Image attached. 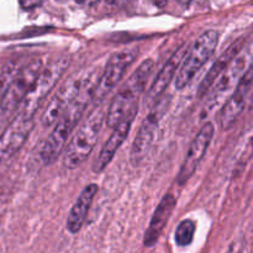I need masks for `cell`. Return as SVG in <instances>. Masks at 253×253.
Returning a JSON list of instances; mask_svg holds the SVG:
<instances>
[{"mask_svg":"<svg viewBox=\"0 0 253 253\" xmlns=\"http://www.w3.org/2000/svg\"><path fill=\"white\" fill-rule=\"evenodd\" d=\"M96 84L88 86L66 110L63 111L58 120L56 121V126L49 133L47 140L44 141L41 148V161L44 166H49L61 156L63 152L64 146L68 141L69 136L74 131L76 126L82 120L84 111L91 103V95Z\"/></svg>","mask_w":253,"mask_h":253,"instance_id":"6da1fadb","label":"cell"},{"mask_svg":"<svg viewBox=\"0 0 253 253\" xmlns=\"http://www.w3.org/2000/svg\"><path fill=\"white\" fill-rule=\"evenodd\" d=\"M153 67L155 63L152 59H146L119 89L105 114L106 125L109 127H115L133 108H137L138 99L147 85Z\"/></svg>","mask_w":253,"mask_h":253,"instance_id":"7a4b0ae2","label":"cell"},{"mask_svg":"<svg viewBox=\"0 0 253 253\" xmlns=\"http://www.w3.org/2000/svg\"><path fill=\"white\" fill-rule=\"evenodd\" d=\"M104 121H105V111L103 106H98L79 126L67 145L63 157L64 167L68 169L78 168L90 156L96 145Z\"/></svg>","mask_w":253,"mask_h":253,"instance_id":"3957f363","label":"cell"},{"mask_svg":"<svg viewBox=\"0 0 253 253\" xmlns=\"http://www.w3.org/2000/svg\"><path fill=\"white\" fill-rule=\"evenodd\" d=\"M96 72L94 71H81L73 74L53 95L49 100L42 114L41 123L43 126H51L58 120L63 111L85 90L88 86L96 84Z\"/></svg>","mask_w":253,"mask_h":253,"instance_id":"277c9868","label":"cell"},{"mask_svg":"<svg viewBox=\"0 0 253 253\" xmlns=\"http://www.w3.org/2000/svg\"><path fill=\"white\" fill-rule=\"evenodd\" d=\"M219 43V32L209 30L200 35L192 47H189L179 69L174 85L178 90H182L197 77L203 67L208 63L214 54Z\"/></svg>","mask_w":253,"mask_h":253,"instance_id":"5b68a950","label":"cell"},{"mask_svg":"<svg viewBox=\"0 0 253 253\" xmlns=\"http://www.w3.org/2000/svg\"><path fill=\"white\" fill-rule=\"evenodd\" d=\"M69 64H71V57L63 56L57 61L52 62L46 68H42L37 76L36 81H35L34 85L30 89L29 94L22 100L21 105H20L21 109L19 111L29 116H35V114L41 108L43 101L46 100V98L53 89V86L57 84V82L63 76Z\"/></svg>","mask_w":253,"mask_h":253,"instance_id":"8992f818","label":"cell"},{"mask_svg":"<svg viewBox=\"0 0 253 253\" xmlns=\"http://www.w3.org/2000/svg\"><path fill=\"white\" fill-rule=\"evenodd\" d=\"M137 56L138 49L136 47H130V48H124L116 52L109 58L103 74L96 82L93 95H91V103L95 104V105L103 103V100L109 95V93H111L114 88L118 86L125 72L136 61Z\"/></svg>","mask_w":253,"mask_h":253,"instance_id":"52a82bcc","label":"cell"},{"mask_svg":"<svg viewBox=\"0 0 253 253\" xmlns=\"http://www.w3.org/2000/svg\"><path fill=\"white\" fill-rule=\"evenodd\" d=\"M42 68L43 67L41 58H32L25 62L0 105V120L2 121L9 118L21 105L22 100L29 94Z\"/></svg>","mask_w":253,"mask_h":253,"instance_id":"ba28073f","label":"cell"},{"mask_svg":"<svg viewBox=\"0 0 253 253\" xmlns=\"http://www.w3.org/2000/svg\"><path fill=\"white\" fill-rule=\"evenodd\" d=\"M169 98L157 99L155 101L156 104H153V108L151 109L150 114L146 116L142 125L138 128L130 152V161L133 167H138L147 156L153 140H155L161 119L163 118L169 106Z\"/></svg>","mask_w":253,"mask_h":253,"instance_id":"9c48e42d","label":"cell"},{"mask_svg":"<svg viewBox=\"0 0 253 253\" xmlns=\"http://www.w3.org/2000/svg\"><path fill=\"white\" fill-rule=\"evenodd\" d=\"M34 118L19 111L2 131L0 135V162L10 160L21 150L34 128Z\"/></svg>","mask_w":253,"mask_h":253,"instance_id":"30bf717a","label":"cell"},{"mask_svg":"<svg viewBox=\"0 0 253 253\" xmlns=\"http://www.w3.org/2000/svg\"><path fill=\"white\" fill-rule=\"evenodd\" d=\"M214 133L215 127L212 123L204 124V126L200 128L199 132L197 133L194 140L190 143L184 161H183L179 174H178V184L184 185L192 178V175L194 174L198 166L200 165L202 160L204 158L205 153H207L208 148H209L210 143H211Z\"/></svg>","mask_w":253,"mask_h":253,"instance_id":"8fae6325","label":"cell"},{"mask_svg":"<svg viewBox=\"0 0 253 253\" xmlns=\"http://www.w3.org/2000/svg\"><path fill=\"white\" fill-rule=\"evenodd\" d=\"M252 89V68L251 66L247 68V71L242 74L239 83L236 84L234 94L230 96L229 100L225 103L220 114V125L224 130H229L234 126L240 119L241 114L244 113L246 108L247 99Z\"/></svg>","mask_w":253,"mask_h":253,"instance_id":"7c38bea8","label":"cell"},{"mask_svg":"<svg viewBox=\"0 0 253 253\" xmlns=\"http://www.w3.org/2000/svg\"><path fill=\"white\" fill-rule=\"evenodd\" d=\"M136 115H137V108H133L115 127H113V133H111L110 137L108 138L105 145L103 146L101 151L99 152L98 158L94 161L93 172H103L108 167L109 163L113 161L115 153L118 152L120 146L124 143V141L127 138L131 130V126H132V123L135 121Z\"/></svg>","mask_w":253,"mask_h":253,"instance_id":"4fadbf2b","label":"cell"},{"mask_svg":"<svg viewBox=\"0 0 253 253\" xmlns=\"http://www.w3.org/2000/svg\"><path fill=\"white\" fill-rule=\"evenodd\" d=\"M188 49H189V43H188V42H184L182 46H179L175 49L174 53L168 58V61L166 62L165 66L162 67V69L158 72V74L156 76L155 81L152 82V85H151L147 94V100L150 101V103L155 104V101L157 100V99H160L161 95L165 93V90L168 88L170 82L174 78L175 73H177L178 69H179L180 64H182L183 59H184Z\"/></svg>","mask_w":253,"mask_h":253,"instance_id":"5bb4252c","label":"cell"},{"mask_svg":"<svg viewBox=\"0 0 253 253\" xmlns=\"http://www.w3.org/2000/svg\"><path fill=\"white\" fill-rule=\"evenodd\" d=\"M245 44H246V40L245 39H239L237 41H235L234 43L230 44L221 54H220L219 58L214 62V64L211 66V68L208 71V73L205 74L204 79L200 82L199 88H198V96L203 98V96L207 95L208 91L212 88L215 83H216L217 79L221 77V74L224 73L227 69V67L232 63L235 58L237 57V54L245 48Z\"/></svg>","mask_w":253,"mask_h":253,"instance_id":"9a60e30c","label":"cell"},{"mask_svg":"<svg viewBox=\"0 0 253 253\" xmlns=\"http://www.w3.org/2000/svg\"><path fill=\"white\" fill-rule=\"evenodd\" d=\"M175 204H177V200L173 194H167L162 198L153 212L152 219H151L150 225L143 236V245L146 247H152L157 244L168 220L170 219L173 210L175 209Z\"/></svg>","mask_w":253,"mask_h":253,"instance_id":"2e32d148","label":"cell"},{"mask_svg":"<svg viewBox=\"0 0 253 253\" xmlns=\"http://www.w3.org/2000/svg\"><path fill=\"white\" fill-rule=\"evenodd\" d=\"M96 193H98V185L91 183V184L86 185L78 195L76 203L69 211L68 219H67V230L71 234H78L81 231Z\"/></svg>","mask_w":253,"mask_h":253,"instance_id":"e0dca14e","label":"cell"},{"mask_svg":"<svg viewBox=\"0 0 253 253\" xmlns=\"http://www.w3.org/2000/svg\"><path fill=\"white\" fill-rule=\"evenodd\" d=\"M24 59L22 58H15L7 62L2 69L0 71V105H1L2 100H4L5 95H6L7 90H9L10 85L14 82L15 77L19 73L21 67L24 66Z\"/></svg>","mask_w":253,"mask_h":253,"instance_id":"ac0fdd59","label":"cell"},{"mask_svg":"<svg viewBox=\"0 0 253 253\" xmlns=\"http://www.w3.org/2000/svg\"><path fill=\"white\" fill-rule=\"evenodd\" d=\"M195 234V224L192 220H183L175 230L174 240L178 246H189Z\"/></svg>","mask_w":253,"mask_h":253,"instance_id":"d6986e66","label":"cell"},{"mask_svg":"<svg viewBox=\"0 0 253 253\" xmlns=\"http://www.w3.org/2000/svg\"><path fill=\"white\" fill-rule=\"evenodd\" d=\"M19 1L22 9L31 10V9H36V7H39L40 5L43 2V0H19Z\"/></svg>","mask_w":253,"mask_h":253,"instance_id":"ffe728a7","label":"cell"},{"mask_svg":"<svg viewBox=\"0 0 253 253\" xmlns=\"http://www.w3.org/2000/svg\"><path fill=\"white\" fill-rule=\"evenodd\" d=\"M244 249H245V241L240 240V241H236L234 242V244H231V246H230L227 253H242Z\"/></svg>","mask_w":253,"mask_h":253,"instance_id":"44dd1931","label":"cell"},{"mask_svg":"<svg viewBox=\"0 0 253 253\" xmlns=\"http://www.w3.org/2000/svg\"><path fill=\"white\" fill-rule=\"evenodd\" d=\"M78 4H85V5H94L99 1V0H76Z\"/></svg>","mask_w":253,"mask_h":253,"instance_id":"7402d4cb","label":"cell"},{"mask_svg":"<svg viewBox=\"0 0 253 253\" xmlns=\"http://www.w3.org/2000/svg\"><path fill=\"white\" fill-rule=\"evenodd\" d=\"M153 2H155L158 7H165L166 4H167V0H153Z\"/></svg>","mask_w":253,"mask_h":253,"instance_id":"603a6c76","label":"cell"},{"mask_svg":"<svg viewBox=\"0 0 253 253\" xmlns=\"http://www.w3.org/2000/svg\"><path fill=\"white\" fill-rule=\"evenodd\" d=\"M178 4H180L182 6H188V5L192 2V0H177Z\"/></svg>","mask_w":253,"mask_h":253,"instance_id":"cb8c5ba5","label":"cell"},{"mask_svg":"<svg viewBox=\"0 0 253 253\" xmlns=\"http://www.w3.org/2000/svg\"><path fill=\"white\" fill-rule=\"evenodd\" d=\"M125 1L126 0H106V2H109V4H123Z\"/></svg>","mask_w":253,"mask_h":253,"instance_id":"d4e9b609","label":"cell"},{"mask_svg":"<svg viewBox=\"0 0 253 253\" xmlns=\"http://www.w3.org/2000/svg\"><path fill=\"white\" fill-rule=\"evenodd\" d=\"M57 1H59V2H64V1H67V0H57Z\"/></svg>","mask_w":253,"mask_h":253,"instance_id":"484cf974","label":"cell"}]
</instances>
